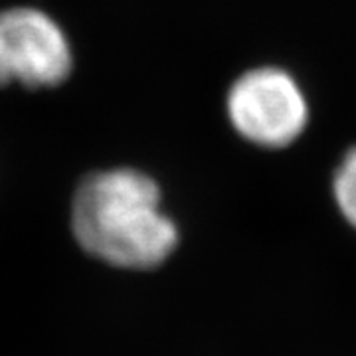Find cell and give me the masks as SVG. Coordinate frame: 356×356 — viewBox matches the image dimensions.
Segmentation results:
<instances>
[{
    "mask_svg": "<svg viewBox=\"0 0 356 356\" xmlns=\"http://www.w3.org/2000/svg\"><path fill=\"white\" fill-rule=\"evenodd\" d=\"M72 226L88 254L131 269L163 264L178 242L177 226L161 212L156 182L131 168L86 178L74 196Z\"/></svg>",
    "mask_w": 356,
    "mask_h": 356,
    "instance_id": "6da1fadb",
    "label": "cell"
},
{
    "mask_svg": "<svg viewBox=\"0 0 356 356\" xmlns=\"http://www.w3.org/2000/svg\"><path fill=\"white\" fill-rule=\"evenodd\" d=\"M70 70V42L48 14L34 8L0 13V86H56Z\"/></svg>",
    "mask_w": 356,
    "mask_h": 356,
    "instance_id": "3957f363",
    "label": "cell"
},
{
    "mask_svg": "<svg viewBox=\"0 0 356 356\" xmlns=\"http://www.w3.org/2000/svg\"><path fill=\"white\" fill-rule=\"evenodd\" d=\"M228 115L243 139L281 149L299 139L309 123V103L297 79L273 65L240 76L228 93Z\"/></svg>",
    "mask_w": 356,
    "mask_h": 356,
    "instance_id": "7a4b0ae2",
    "label": "cell"
},
{
    "mask_svg": "<svg viewBox=\"0 0 356 356\" xmlns=\"http://www.w3.org/2000/svg\"><path fill=\"white\" fill-rule=\"evenodd\" d=\"M332 192L346 222L356 228V147L344 154L343 163L334 175Z\"/></svg>",
    "mask_w": 356,
    "mask_h": 356,
    "instance_id": "277c9868",
    "label": "cell"
}]
</instances>
